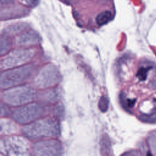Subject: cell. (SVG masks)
Returning <instances> with one entry per match:
<instances>
[{"label":"cell","instance_id":"1","mask_svg":"<svg viewBox=\"0 0 156 156\" xmlns=\"http://www.w3.org/2000/svg\"><path fill=\"white\" fill-rule=\"evenodd\" d=\"M40 40V35L35 31L26 32L18 37L17 41L20 44H30L38 43Z\"/></svg>","mask_w":156,"mask_h":156},{"label":"cell","instance_id":"2","mask_svg":"<svg viewBox=\"0 0 156 156\" xmlns=\"http://www.w3.org/2000/svg\"><path fill=\"white\" fill-rule=\"evenodd\" d=\"M112 14L110 11L105 10L98 15L96 18V23L99 26H102L108 23L112 19Z\"/></svg>","mask_w":156,"mask_h":156},{"label":"cell","instance_id":"3","mask_svg":"<svg viewBox=\"0 0 156 156\" xmlns=\"http://www.w3.org/2000/svg\"><path fill=\"white\" fill-rule=\"evenodd\" d=\"M108 107V100L107 97L102 96L99 102V108L102 112H105L107 110Z\"/></svg>","mask_w":156,"mask_h":156},{"label":"cell","instance_id":"4","mask_svg":"<svg viewBox=\"0 0 156 156\" xmlns=\"http://www.w3.org/2000/svg\"><path fill=\"white\" fill-rule=\"evenodd\" d=\"M23 3L30 7H34L38 5L40 0H21Z\"/></svg>","mask_w":156,"mask_h":156},{"label":"cell","instance_id":"5","mask_svg":"<svg viewBox=\"0 0 156 156\" xmlns=\"http://www.w3.org/2000/svg\"><path fill=\"white\" fill-rule=\"evenodd\" d=\"M1 46H4V49L2 50H1V53H2L4 49L5 52L6 50L8 49V48H9V42H8V41H7V40L6 38H1Z\"/></svg>","mask_w":156,"mask_h":156},{"label":"cell","instance_id":"6","mask_svg":"<svg viewBox=\"0 0 156 156\" xmlns=\"http://www.w3.org/2000/svg\"><path fill=\"white\" fill-rule=\"evenodd\" d=\"M13 0H1V4H7V3H9L12 1H13Z\"/></svg>","mask_w":156,"mask_h":156}]
</instances>
